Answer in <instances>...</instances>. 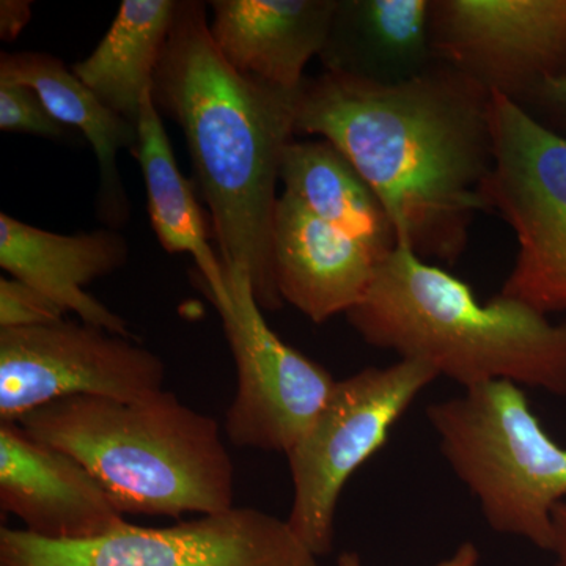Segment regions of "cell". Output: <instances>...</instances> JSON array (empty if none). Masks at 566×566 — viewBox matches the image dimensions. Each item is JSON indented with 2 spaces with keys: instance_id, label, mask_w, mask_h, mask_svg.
Wrapping results in <instances>:
<instances>
[{
  "instance_id": "obj_1",
  "label": "cell",
  "mask_w": 566,
  "mask_h": 566,
  "mask_svg": "<svg viewBox=\"0 0 566 566\" xmlns=\"http://www.w3.org/2000/svg\"><path fill=\"white\" fill-rule=\"evenodd\" d=\"M491 107L490 92L441 62L398 84L324 70L301 85L296 134L344 153L381 200L398 245L453 266L488 211Z\"/></svg>"
},
{
  "instance_id": "obj_2",
  "label": "cell",
  "mask_w": 566,
  "mask_h": 566,
  "mask_svg": "<svg viewBox=\"0 0 566 566\" xmlns=\"http://www.w3.org/2000/svg\"><path fill=\"white\" fill-rule=\"evenodd\" d=\"M300 91L238 73L212 40L207 6L177 2L153 95L185 133L223 273L248 275L263 311L285 304L275 285L274 216Z\"/></svg>"
},
{
  "instance_id": "obj_3",
  "label": "cell",
  "mask_w": 566,
  "mask_h": 566,
  "mask_svg": "<svg viewBox=\"0 0 566 566\" xmlns=\"http://www.w3.org/2000/svg\"><path fill=\"white\" fill-rule=\"evenodd\" d=\"M346 318L368 345L428 364L464 390L506 381L566 397V322L501 293L482 304L403 245L381 260Z\"/></svg>"
},
{
  "instance_id": "obj_4",
  "label": "cell",
  "mask_w": 566,
  "mask_h": 566,
  "mask_svg": "<svg viewBox=\"0 0 566 566\" xmlns=\"http://www.w3.org/2000/svg\"><path fill=\"white\" fill-rule=\"evenodd\" d=\"M84 465L123 515H214L234 506V465L219 424L161 390L139 400L77 395L18 420Z\"/></svg>"
},
{
  "instance_id": "obj_5",
  "label": "cell",
  "mask_w": 566,
  "mask_h": 566,
  "mask_svg": "<svg viewBox=\"0 0 566 566\" xmlns=\"http://www.w3.org/2000/svg\"><path fill=\"white\" fill-rule=\"evenodd\" d=\"M439 447L499 534L553 549L554 506L566 501V447L532 411L523 387L495 381L427 408Z\"/></svg>"
},
{
  "instance_id": "obj_6",
  "label": "cell",
  "mask_w": 566,
  "mask_h": 566,
  "mask_svg": "<svg viewBox=\"0 0 566 566\" xmlns=\"http://www.w3.org/2000/svg\"><path fill=\"white\" fill-rule=\"evenodd\" d=\"M436 378L438 371L430 365L400 359L335 382L314 423L286 453L293 482L286 523L314 556L333 551L346 482L387 444L394 424Z\"/></svg>"
},
{
  "instance_id": "obj_7",
  "label": "cell",
  "mask_w": 566,
  "mask_h": 566,
  "mask_svg": "<svg viewBox=\"0 0 566 566\" xmlns=\"http://www.w3.org/2000/svg\"><path fill=\"white\" fill-rule=\"evenodd\" d=\"M494 167L488 211L515 232V264L501 294L542 312L566 311V136L493 95Z\"/></svg>"
},
{
  "instance_id": "obj_8",
  "label": "cell",
  "mask_w": 566,
  "mask_h": 566,
  "mask_svg": "<svg viewBox=\"0 0 566 566\" xmlns=\"http://www.w3.org/2000/svg\"><path fill=\"white\" fill-rule=\"evenodd\" d=\"M0 566H318L277 516L233 506L169 527H125L87 542L0 528Z\"/></svg>"
},
{
  "instance_id": "obj_9",
  "label": "cell",
  "mask_w": 566,
  "mask_h": 566,
  "mask_svg": "<svg viewBox=\"0 0 566 566\" xmlns=\"http://www.w3.org/2000/svg\"><path fill=\"white\" fill-rule=\"evenodd\" d=\"M163 360L140 344L84 322L0 329V422L77 397L132 401L161 392Z\"/></svg>"
},
{
  "instance_id": "obj_10",
  "label": "cell",
  "mask_w": 566,
  "mask_h": 566,
  "mask_svg": "<svg viewBox=\"0 0 566 566\" xmlns=\"http://www.w3.org/2000/svg\"><path fill=\"white\" fill-rule=\"evenodd\" d=\"M226 281L227 300L212 303L238 375L226 433L234 446L286 455L314 423L337 381L268 326L248 275L229 271Z\"/></svg>"
},
{
  "instance_id": "obj_11",
  "label": "cell",
  "mask_w": 566,
  "mask_h": 566,
  "mask_svg": "<svg viewBox=\"0 0 566 566\" xmlns=\"http://www.w3.org/2000/svg\"><path fill=\"white\" fill-rule=\"evenodd\" d=\"M436 61L516 104L566 76V0H431Z\"/></svg>"
},
{
  "instance_id": "obj_12",
  "label": "cell",
  "mask_w": 566,
  "mask_h": 566,
  "mask_svg": "<svg viewBox=\"0 0 566 566\" xmlns=\"http://www.w3.org/2000/svg\"><path fill=\"white\" fill-rule=\"evenodd\" d=\"M0 509L50 542H87L128 524L84 465L18 422H0Z\"/></svg>"
},
{
  "instance_id": "obj_13",
  "label": "cell",
  "mask_w": 566,
  "mask_h": 566,
  "mask_svg": "<svg viewBox=\"0 0 566 566\" xmlns=\"http://www.w3.org/2000/svg\"><path fill=\"white\" fill-rule=\"evenodd\" d=\"M273 255L283 303L316 324L353 311L382 260L370 245L316 218L285 192L275 207Z\"/></svg>"
},
{
  "instance_id": "obj_14",
  "label": "cell",
  "mask_w": 566,
  "mask_h": 566,
  "mask_svg": "<svg viewBox=\"0 0 566 566\" xmlns=\"http://www.w3.org/2000/svg\"><path fill=\"white\" fill-rule=\"evenodd\" d=\"M128 252L125 238L114 230L52 233L0 212L2 270L46 294L63 311L76 314L81 322L137 338L125 318L85 292V286L96 279L120 270Z\"/></svg>"
},
{
  "instance_id": "obj_15",
  "label": "cell",
  "mask_w": 566,
  "mask_h": 566,
  "mask_svg": "<svg viewBox=\"0 0 566 566\" xmlns=\"http://www.w3.org/2000/svg\"><path fill=\"white\" fill-rule=\"evenodd\" d=\"M210 31L243 76L297 91L329 39L338 0H214Z\"/></svg>"
},
{
  "instance_id": "obj_16",
  "label": "cell",
  "mask_w": 566,
  "mask_h": 566,
  "mask_svg": "<svg viewBox=\"0 0 566 566\" xmlns=\"http://www.w3.org/2000/svg\"><path fill=\"white\" fill-rule=\"evenodd\" d=\"M324 70L382 84L415 80L434 66L431 0H338Z\"/></svg>"
},
{
  "instance_id": "obj_17",
  "label": "cell",
  "mask_w": 566,
  "mask_h": 566,
  "mask_svg": "<svg viewBox=\"0 0 566 566\" xmlns=\"http://www.w3.org/2000/svg\"><path fill=\"white\" fill-rule=\"evenodd\" d=\"M0 81L25 85L39 95L52 117L81 129L98 161L99 212L104 222L120 227L129 219V203L117 167L118 151L136 150L137 126L115 114L69 70L61 59L41 52H3Z\"/></svg>"
},
{
  "instance_id": "obj_18",
  "label": "cell",
  "mask_w": 566,
  "mask_h": 566,
  "mask_svg": "<svg viewBox=\"0 0 566 566\" xmlns=\"http://www.w3.org/2000/svg\"><path fill=\"white\" fill-rule=\"evenodd\" d=\"M139 142L134 153L147 189L148 214L159 243L169 253H189L197 266V281L211 303L227 300V281L221 259L208 241L202 210L192 186L182 177L172 144L156 106L153 88L142 102Z\"/></svg>"
},
{
  "instance_id": "obj_19",
  "label": "cell",
  "mask_w": 566,
  "mask_h": 566,
  "mask_svg": "<svg viewBox=\"0 0 566 566\" xmlns=\"http://www.w3.org/2000/svg\"><path fill=\"white\" fill-rule=\"evenodd\" d=\"M283 192L322 221L386 259L398 245L389 214L352 161L327 140L292 142L283 156Z\"/></svg>"
},
{
  "instance_id": "obj_20",
  "label": "cell",
  "mask_w": 566,
  "mask_h": 566,
  "mask_svg": "<svg viewBox=\"0 0 566 566\" xmlns=\"http://www.w3.org/2000/svg\"><path fill=\"white\" fill-rule=\"evenodd\" d=\"M177 2L125 0L95 51L73 73L115 114L137 126L155 85Z\"/></svg>"
},
{
  "instance_id": "obj_21",
  "label": "cell",
  "mask_w": 566,
  "mask_h": 566,
  "mask_svg": "<svg viewBox=\"0 0 566 566\" xmlns=\"http://www.w3.org/2000/svg\"><path fill=\"white\" fill-rule=\"evenodd\" d=\"M0 129L62 139L66 126L55 120L39 95L25 85L0 81Z\"/></svg>"
},
{
  "instance_id": "obj_22",
  "label": "cell",
  "mask_w": 566,
  "mask_h": 566,
  "mask_svg": "<svg viewBox=\"0 0 566 566\" xmlns=\"http://www.w3.org/2000/svg\"><path fill=\"white\" fill-rule=\"evenodd\" d=\"M66 312L46 294L18 279H0V329L61 322Z\"/></svg>"
},
{
  "instance_id": "obj_23",
  "label": "cell",
  "mask_w": 566,
  "mask_h": 566,
  "mask_svg": "<svg viewBox=\"0 0 566 566\" xmlns=\"http://www.w3.org/2000/svg\"><path fill=\"white\" fill-rule=\"evenodd\" d=\"M521 107L547 128L566 129V76L542 82Z\"/></svg>"
},
{
  "instance_id": "obj_24",
  "label": "cell",
  "mask_w": 566,
  "mask_h": 566,
  "mask_svg": "<svg viewBox=\"0 0 566 566\" xmlns=\"http://www.w3.org/2000/svg\"><path fill=\"white\" fill-rule=\"evenodd\" d=\"M31 2L22 0H3L0 3V35L3 40H14L24 25L31 21Z\"/></svg>"
},
{
  "instance_id": "obj_25",
  "label": "cell",
  "mask_w": 566,
  "mask_h": 566,
  "mask_svg": "<svg viewBox=\"0 0 566 566\" xmlns=\"http://www.w3.org/2000/svg\"><path fill=\"white\" fill-rule=\"evenodd\" d=\"M337 566H364L360 560L359 554L353 551H346L338 557ZM434 566H480V551L474 543L465 542L463 545L458 546L452 557L439 562Z\"/></svg>"
},
{
  "instance_id": "obj_26",
  "label": "cell",
  "mask_w": 566,
  "mask_h": 566,
  "mask_svg": "<svg viewBox=\"0 0 566 566\" xmlns=\"http://www.w3.org/2000/svg\"><path fill=\"white\" fill-rule=\"evenodd\" d=\"M554 539L551 553L556 556L554 566H566V501L553 510Z\"/></svg>"
}]
</instances>
